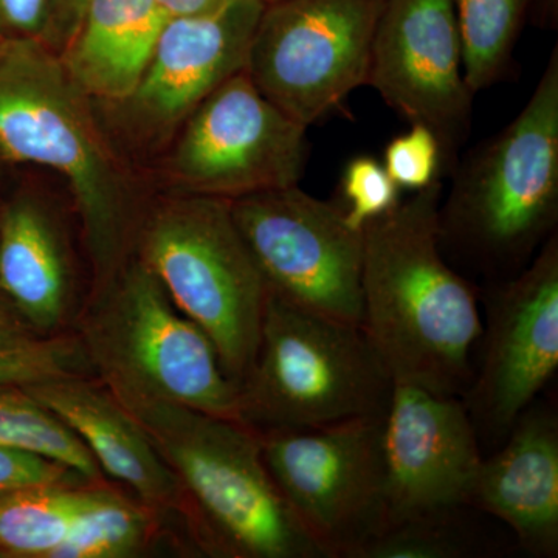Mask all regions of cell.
Returning <instances> with one entry per match:
<instances>
[{
  "instance_id": "obj_1",
  "label": "cell",
  "mask_w": 558,
  "mask_h": 558,
  "mask_svg": "<svg viewBox=\"0 0 558 558\" xmlns=\"http://www.w3.org/2000/svg\"><path fill=\"white\" fill-rule=\"evenodd\" d=\"M440 197L436 180L363 227L360 326L395 384L461 398L484 319L440 248Z\"/></svg>"
},
{
  "instance_id": "obj_2",
  "label": "cell",
  "mask_w": 558,
  "mask_h": 558,
  "mask_svg": "<svg viewBox=\"0 0 558 558\" xmlns=\"http://www.w3.org/2000/svg\"><path fill=\"white\" fill-rule=\"evenodd\" d=\"M86 100L40 40H0V156L49 168L68 180L95 289L134 256L143 215Z\"/></svg>"
},
{
  "instance_id": "obj_3",
  "label": "cell",
  "mask_w": 558,
  "mask_h": 558,
  "mask_svg": "<svg viewBox=\"0 0 558 558\" xmlns=\"http://www.w3.org/2000/svg\"><path fill=\"white\" fill-rule=\"evenodd\" d=\"M451 172L440 248L494 282L519 274L557 231V46L519 116Z\"/></svg>"
},
{
  "instance_id": "obj_4",
  "label": "cell",
  "mask_w": 558,
  "mask_h": 558,
  "mask_svg": "<svg viewBox=\"0 0 558 558\" xmlns=\"http://www.w3.org/2000/svg\"><path fill=\"white\" fill-rule=\"evenodd\" d=\"M75 337L87 366L124 409L167 403L244 422L240 385L215 344L135 256L92 289Z\"/></svg>"
},
{
  "instance_id": "obj_5",
  "label": "cell",
  "mask_w": 558,
  "mask_h": 558,
  "mask_svg": "<svg viewBox=\"0 0 558 558\" xmlns=\"http://www.w3.org/2000/svg\"><path fill=\"white\" fill-rule=\"evenodd\" d=\"M124 410L179 480L202 550L231 558H326L271 478L258 429L167 403Z\"/></svg>"
},
{
  "instance_id": "obj_6",
  "label": "cell",
  "mask_w": 558,
  "mask_h": 558,
  "mask_svg": "<svg viewBox=\"0 0 558 558\" xmlns=\"http://www.w3.org/2000/svg\"><path fill=\"white\" fill-rule=\"evenodd\" d=\"M134 256L207 333L223 369L241 385L258 351L269 290L230 202L201 196L160 202L143 213Z\"/></svg>"
},
{
  "instance_id": "obj_7",
  "label": "cell",
  "mask_w": 558,
  "mask_h": 558,
  "mask_svg": "<svg viewBox=\"0 0 558 558\" xmlns=\"http://www.w3.org/2000/svg\"><path fill=\"white\" fill-rule=\"evenodd\" d=\"M392 385L362 326L299 310L269 293L258 351L240 385L242 417L270 432L379 416Z\"/></svg>"
},
{
  "instance_id": "obj_8",
  "label": "cell",
  "mask_w": 558,
  "mask_h": 558,
  "mask_svg": "<svg viewBox=\"0 0 558 558\" xmlns=\"http://www.w3.org/2000/svg\"><path fill=\"white\" fill-rule=\"evenodd\" d=\"M384 417L259 432L271 478L326 558H362L387 527Z\"/></svg>"
},
{
  "instance_id": "obj_9",
  "label": "cell",
  "mask_w": 558,
  "mask_h": 558,
  "mask_svg": "<svg viewBox=\"0 0 558 558\" xmlns=\"http://www.w3.org/2000/svg\"><path fill=\"white\" fill-rule=\"evenodd\" d=\"M384 0H278L264 7L244 72L304 126L366 86Z\"/></svg>"
},
{
  "instance_id": "obj_10",
  "label": "cell",
  "mask_w": 558,
  "mask_h": 558,
  "mask_svg": "<svg viewBox=\"0 0 558 558\" xmlns=\"http://www.w3.org/2000/svg\"><path fill=\"white\" fill-rule=\"evenodd\" d=\"M230 207L271 296L360 325L363 233L349 226L339 201L292 185L241 197Z\"/></svg>"
},
{
  "instance_id": "obj_11",
  "label": "cell",
  "mask_w": 558,
  "mask_h": 558,
  "mask_svg": "<svg viewBox=\"0 0 558 558\" xmlns=\"http://www.w3.org/2000/svg\"><path fill=\"white\" fill-rule=\"evenodd\" d=\"M168 160L178 196L233 202L299 185L310 159L307 126L236 73L194 109Z\"/></svg>"
},
{
  "instance_id": "obj_12",
  "label": "cell",
  "mask_w": 558,
  "mask_h": 558,
  "mask_svg": "<svg viewBox=\"0 0 558 558\" xmlns=\"http://www.w3.org/2000/svg\"><path fill=\"white\" fill-rule=\"evenodd\" d=\"M478 369L461 396L476 432L505 440L558 369V233L531 263L494 282Z\"/></svg>"
},
{
  "instance_id": "obj_13",
  "label": "cell",
  "mask_w": 558,
  "mask_h": 558,
  "mask_svg": "<svg viewBox=\"0 0 558 558\" xmlns=\"http://www.w3.org/2000/svg\"><path fill=\"white\" fill-rule=\"evenodd\" d=\"M366 84L410 124L435 132L444 168L453 170L473 101L453 0H384Z\"/></svg>"
},
{
  "instance_id": "obj_14",
  "label": "cell",
  "mask_w": 558,
  "mask_h": 558,
  "mask_svg": "<svg viewBox=\"0 0 558 558\" xmlns=\"http://www.w3.org/2000/svg\"><path fill=\"white\" fill-rule=\"evenodd\" d=\"M381 453L387 527L425 513L470 508L484 458L478 432L458 396L392 385Z\"/></svg>"
},
{
  "instance_id": "obj_15",
  "label": "cell",
  "mask_w": 558,
  "mask_h": 558,
  "mask_svg": "<svg viewBox=\"0 0 558 558\" xmlns=\"http://www.w3.org/2000/svg\"><path fill=\"white\" fill-rule=\"evenodd\" d=\"M264 7L260 0H220L201 13L170 17L137 89L123 101L140 126L172 130L242 72Z\"/></svg>"
},
{
  "instance_id": "obj_16",
  "label": "cell",
  "mask_w": 558,
  "mask_h": 558,
  "mask_svg": "<svg viewBox=\"0 0 558 558\" xmlns=\"http://www.w3.org/2000/svg\"><path fill=\"white\" fill-rule=\"evenodd\" d=\"M25 388L83 440L101 470L131 488L160 517L179 513L196 542L193 512L179 480L157 453L145 429L100 380L72 374Z\"/></svg>"
},
{
  "instance_id": "obj_17",
  "label": "cell",
  "mask_w": 558,
  "mask_h": 558,
  "mask_svg": "<svg viewBox=\"0 0 558 558\" xmlns=\"http://www.w3.org/2000/svg\"><path fill=\"white\" fill-rule=\"evenodd\" d=\"M501 450L484 458L470 508L505 523L534 557L558 554V421L531 407L513 424Z\"/></svg>"
},
{
  "instance_id": "obj_18",
  "label": "cell",
  "mask_w": 558,
  "mask_h": 558,
  "mask_svg": "<svg viewBox=\"0 0 558 558\" xmlns=\"http://www.w3.org/2000/svg\"><path fill=\"white\" fill-rule=\"evenodd\" d=\"M168 20L156 0H89L70 33L62 65L87 98L126 101Z\"/></svg>"
},
{
  "instance_id": "obj_19",
  "label": "cell",
  "mask_w": 558,
  "mask_h": 558,
  "mask_svg": "<svg viewBox=\"0 0 558 558\" xmlns=\"http://www.w3.org/2000/svg\"><path fill=\"white\" fill-rule=\"evenodd\" d=\"M0 293L39 336H54L72 300L60 230L39 202L22 197L0 216Z\"/></svg>"
},
{
  "instance_id": "obj_20",
  "label": "cell",
  "mask_w": 558,
  "mask_h": 558,
  "mask_svg": "<svg viewBox=\"0 0 558 558\" xmlns=\"http://www.w3.org/2000/svg\"><path fill=\"white\" fill-rule=\"evenodd\" d=\"M159 529L156 510L102 480L94 481L68 537L51 558L138 557L153 545Z\"/></svg>"
},
{
  "instance_id": "obj_21",
  "label": "cell",
  "mask_w": 558,
  "mask_h": 558,
  "mask_svg": "<svg viewBox=\"0 0 558 558\" xmlns=\"http://www.w3.org/2000/svg\"><path fill=\"white\" fill-rule=\"evenodd\" d=\"M87 487L64 481L0 499V557L51 558L83 509Z\"/></svg>"
},
{
  "instance_id": "obj_22",
  "label": "cell",
  "mask_w": 558,
  "mask_h": 558,
  "mask_svg": "<svg viewBox=\"0 0 558 558\" xmlns=\"http://www.w3.org/2000/svg\"><path fill=\"white\" fill-rule=\"evenodd\" d=\"M461 35L462 70L473 95L495 86L512 69L513 50L527 21L529 0H453Z\"/></svg>"
},
{
  "instance_id": "obj_23",
  "label": "cell",
  "mask_w": 558,
  "mask_h": 558,
  "mask_svg": "<svg viewBox=\"0 0 558 558\" xmlns=\"http://www.w3.org/2000/svg\"><path fill=\"white\" fill-rule=\"evenodd\" d=\"M0 446L43 454L94 483L102 470L83 440L25 387H0Z\"/></svg>"
},
{
  "instance_id": "obj_24",
  "label": "cell",
  "mask_w": 558,
  "mask_h": 558,
  "mask_svg": "<svg viewBox=\"0 0 558 558\" xmlns=\"http://www.w3.org/2000/svg\"><path fill=\"white\" fill-rule=\"evenodd\" d=\"M465 509L440 510L389 524L371 543L362 558H465L486 549L470 531L461 513Z\"/></svg>"
},
{
  "instance_id": "obj_25",
  "label": "cell",
  "mask_w": 558,
  "mask_h": 558,
  "mask_svg": "<svg viewBox=\"0 0 558 558\" xmlns=\"http://www.w3.org/2000/svg\"><path fill=\"white\" fill-rule=\"evenodd\" d=\"M86 365L75 336L54 333L39 337L24 347L0 351V387H28L39 381L83 374L81 366Z\"/></svg>"
},
{
  "instance_id": "obj_26",
  "label": "cell",
  "mask_w": 558,
  "mask_h": 558,
  "mask_svg": "<svg viewBox=\"0 0 558 558\" xmlns=\"http://www.w3.org/2000/svg\"><path fill=\"white\" fill-rule=\"evenodd\" d=\"M400 189L381 161L359 156L349 161L341 175V207L352 229L363 230L399 204Z\"/></svg>"
},
{
  "instance_id": "obj_27",
  "label": "cell",
  "mask_w": 558,
  "mask_h": 558,
  "mask_svg": "<svg viewBox=\"0 0 558 558\" xmlns=\"http://www.w3.org/2000/svg\"><path fill=\"white\" fill-rule=\"evenodd\" d=\"M381 163L400 190L413 193L428 189L446 171L439 140L424 124H411L409 131L391 138Z\"/></svg>"
},
{
  "instance_id": "obj_28",
  "label": "cell",
  "mask_w": 558,
  "mask_h": 558,
  "mask_svg": "<svg viewBox=\"0 0 558 558\" xmlns=\"http://www.w3.org/2000/svg\"><path fill=\"white\" fill-rule=\"evenodd\" d=\"M76 476L73 470L54 459L0 446V499L22 488L64 483Z\"/></svg>"
},
{
  "instance_id": "obj_29",
  "label": "cell",
  "mask_w": 558,
  "mask_h": 558,
  "mask_svg": "<svg viewBox=\"0 0 558 558\" xmlns=\"http://www.w3.org/2000/svg\"><path fill=\"white\" fill-rule=\"evenodd\" d=\"M53 0H0V24L17 36L36 38L49 24Z\"/></svg>"
},
{
  "instance_id": "obj_30",
  "label": "cell",
  "mask_w": 558,
  "mask_h": 558,
  "mask_svg": "<svg viewBox=\"0 0 558 558\" xmlns=\"http://www.w3.org/2000/svg\"><path fill=\"white\" fill-rule=\"evenodd\" d=\"M38 332L21 317L5 296L0 293V351L24 347L39 339Z\"/></svg>"
},
{
  "instance_id": "obj_31",
  "label": "cell",
  "mask_w": 558,
  "mask_h": 558,
  "mask_svg": "<svg viewBox=\"0 0 558 558\" xmlns=\"http://www.w3.org/2000/svg\"><path fill=\"white\" fill-rule=\"evenodd\" d=\"M527 20L543 31L558 27V0H529Z\"/></svg>"
},
{
  "instance_id": "obj_32",
  "label": "cell",
  "mask_w": 558,
  "mask_h": 558,
  "mask_svg": "<svg viewBox=\"0 0 558 558\" xmlns=\"http://www.w3.org/2000/svg\"><path fill=\"white\" fill-rule=\"evenodd\" d=\"M168 17L189 16L215 7L220 0H156Z\"/></svg>"
},
{
  "instance_id": "obj_33",
  "label": "cell",
  "mask_w": 558,
  "mask_h": 558,
  "mask_svg": "<svg viewBox=\"0 0 558 558\" xmlns=\"http://www.w3.org/2000/svg\"><path fill=\"white\" fill-rule=\"evenodd\" d=\"M87 2L89 0H53V10L60 14L61 21L64 22L70 33L75 31ZM53 10H51V13H53Z\"/></svg>"
},
{
  "instance_id": "obj_34",
  "label": "cell",
  "mask_w": 558,
  "mask_h": 558,
  "mask_svg": "<svg viewBox=\"0 0 558 558\" xmlns=\"http://www.w3.org/2000/svg\"><path fill=\"white\" fill-rule=\"evenodd\" d=\"M260 2H263L264 5H269V3L278 2V0H260Z\"/></svg>"
},
{
  "instance_id": "obj_35",
  "label": "cell",
  "mask_w": 558,
  "mask_h": 558,
  "mask_svg": "<svg viewBox=\"0 0 558 558\" xmlns=\"http://www.w3.org/2000/svg\"><path fill=\"white\" fill-rule=\"evenodd\" d=\"M3 28H2V24H0V40H2L3 38V33H2Z\"/></svg>"
}]
</instances>
